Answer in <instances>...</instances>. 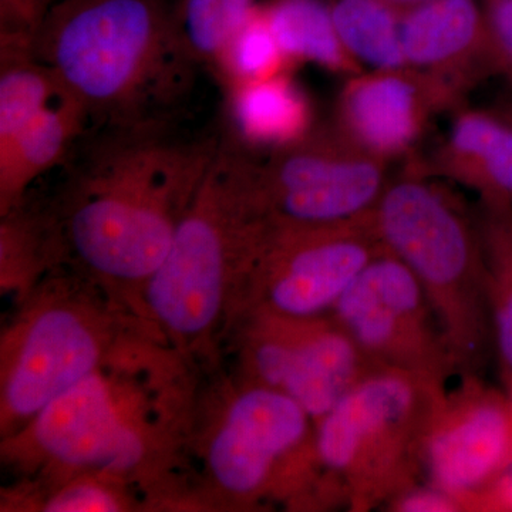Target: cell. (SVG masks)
<instances>
[{
	"label": "cell",
	"instance_id": "cell-1",
	"mask_svg": "<svg viewBox=\"0 0 512 512\" xmlns=\"http://www.w3.org/2000/svg\"><path fill=\"white\" fill-rule=\"evenodd\" d=\"M220 143L175 124L89 128L62 167L55 204L43 210L57 264L76 266L94 284L143 288Z\"/></svg>",
	"mask_w": 512,
	"mask_h": 512
},
{
	"label": "cell",
	"instance_id": "cell-2",
	"mask_svg": "<svg viewBox=\"0 0 512 512\" xmlns=\"http://www.w3.org/2000/svg\"><path fill=\"white\" fill-rule=\"evenodd\" d=\"M33 49L90 128L175 124L200 69L170 0H56Z\"/></svg>",
	"mask_w": 512,
	"mask_h": 512
},
{
	"label": "cell",
	"instance_id": "cell-3",
	"mask_svg": "<svg viewBox=\"0 0 512 512\" xmlns=\"http://www.w3.org/2000/svg\"><path fill=\"white\" fill-rule=\"evenodd\" d=\"M254 156L228 137L178 222L164 261L143 286L156 325L191 348L212 335L242 296L269 222L252 187Z\"/></svg>",
	"mask_w": 512,
	"mask_h": 512
},
{
	"label": "cell",
	"instance_id": "cell-4",
	"mask_svg": "<svg viewBox=\"0 0 512 512\" xmlns=\"http://www.w3.org/2000/svg\"><path fill=\"white\" fill-rule=\"evenodd\" d=\"M373 218L384 249L426 293L457 375H481L494 345L476 211L424 163L409 160L390 177Z\"/></svg>",
	"mask_w": 512,
	"mask_h": 512
},
{
	"label": "cell",
	"instance_id": "cell-5",
	"mask_svg": "<svg viewBox=\"0 0 512 512\" xmlns=\"http://www.w3.org/2000/svg\"><path fill=\"white\" fill-rule=\"evenodd\" d=\"M446 390L377 369L316 421V461L333 500L350 511H370L419 487L424 441Z\"/></svg>",
	"mask_w": 512,
	"mask_h": 512
},
{
	"label": "cell",
	"instance_id": "cell-6",
	"mask_svg": "<svg viewBox=\"0 0 512 512\" xmlns=\"http://www.w3.org/2000/svg\"><path fill=\"white\" fill-rule=\"evenodd\" d=\"M111 325L82 293L47 291L20 313L2 343V430L15 436L53 400L106 365Z\"/></svg>",
	"mask_w": 512,
	"mask_h": 512
},
{
	"label": "cell",
	"instance_id": "cell-7",
	"mask_svg": "<svg viewBox=\"0 0 512 512\" xmlns=\"http://www.w3.org/2000/svg\"><path fill=\"white\" fill-rule=\"evenodd\" d=\"M383 251L373 212L338 224H269L241 311L289 318L328 315Z\"/></svg>",
	"mask_w": 512,
	"mask_h": 512
},
{
	"label": "cell",
	"instance_id": "cell-8",
	"mask_svg": "<svg viewBox=\"0 0 512 512\" xmlns=\"http://www.w3.org/2000/svg\"><path fill=\"white\" fill-rule=\"evenodd\" d=\"M205 458L212 481L242 503L301 491L318 478L315 421L288 394L247 382L225 407Z\"/></svg>",
	"mask_w": 512,
	"mask_h": 512
},
{
	"label": "cell",
	"instance_id": "cell-9",
	"mask_svg": "<svg viewBox=\"0 0 512 512\" xmlns=\"http://www.w3.org/2000/svg\"><path fill=\"white\" fill-rule=\"evenodd\" d=\"M387 170L335 127L316 126L292 146L254 154L252 184L269 224H338L375 211L390 180Z\"/></svg>",
	"mask_w": 512,
	"mask_h": 512
},
{
	"label": "cell",
	"instance_id": "cell-10",
	"mask_svg": "<svg viewBox=\"0 0 512 512\" xmlns=\"http://www.w3.org/2000/svg\"><path fill=\"white\" fill-rule=\"evenodd\" d=\"M330 315L377 369L447 386L456 365L419 281L384 251L340 296Z\"/></svg>",
	"mask_w": 512,
	"mask_h": 512
},
{
	"label": "cell",
	"instance_id": "cell-11",
	"mask_svg": "<svg viewBox=\"0 0 512 512\" xmlns=\"http://www.w3.org/2000/svg\"><path fill=\"white\" fill-rule=\"evenodd\" d=\"M107 363L53 400L15 434L42 461L110 478L141 473L154 450L150 427Z\"/></svg>",
	"mask_w": 512,
	"mask_h": 512
},
{
	"label": "cell",
	"instance_id": "cell-12",
	"mask_svg": "<svg viewBox=\"0 0 512 512\" xmlns=\"http://www.w3.org/2000/svg\"><path fill=\"white\" fill-rule=\"evenodd\" d=\"M245 316L248 382L288 394L315 423L377 370L330 313L312 318L265 312Z\"/></svg>",
	"mask_w": 512,
	"mask_h": 512
},
{
	"label": "cell",
	"instance_id": "cell-13",
	"mask_svg": "<svg viewBox=\"0 0 512 512\" xmlns=\"http://www.w3.org/2000/svg\"><path fill=\"white\" fill-rule=\"evenodd\" d=\"M512 467V399L481 379L461 376L446 390L424 441L431 487L461 507L497 490Z\"/></svg>",
	"mask_w": 512,
	"mask_h": 512
},
{
	"label": "cell",
	"instance_id": "cell-14",
	"mask_svg": "<svg viewBox=\"0 0 512 512\" xmlns=\"http://www.w3.org/2000/svg\"><path fill=\"white\" fill-rule=\"evenodd\" d=\"M464 97L419 70H363L346 79L332 126L366 156L389 165L412 158L431 119L454 113Z\"/></svg>",
	"mask_w": 512,
	"mask_h": 512
},
{
	"label": "cell",
	"instance_id": "cell-15",
	"mask_svg": "<svg viewBox=\"0 0 512 512\" xmlns=\"http://www.w3.org/2000/svg\"><path fill=\"white\" fill-rule=\"evenodd\" d=\"M400 32L406 67L436 77L464 99L495 74L480 0H427L403 9Z\"/></svg>",
	"mask_w": 512,
	"mask_h": 512
},
{
	"label": "cell",
	"instance_id": "cell-16",
	"mask_svg": "<svg viewBox=\"0 0 512 512\" xmlns=\"http://www.w3.org/2000/svg\"><path fill=\"white\" fill-rule=\"evenodd\" d=\"M424 167L473 191L478 204L512 208V113L460 107Z\"/></svg>",
	"mask_w": 512,
	"mask_h": 512
},
{
	"label": "cell",
	"instance_id": "cell-17",
	"mask_svg": "<svg viewBox=\"0 0 512 512\" xmlns=\"http://www.w3.org/2000/svg\"><path fill=\"white\" fill-rule=\"evenodd\" d=\"M89 128L83 104L63 86L12 143L0 150L2 214L25 201L29 188L42 175L62 168Z\"/></svg>",
	"mask_w": 512,
	"mask_h": 512
},
{
	"label": "cell",
	"instance_id": "cell-18",
	"mask_svg": "<svg viewBox=\"0 0 512 512\" xmlns=\"http://www.w3.org/2000/svg\"><path fill=\"white\" fill-rule=\"evenodd\" d=\"M227 113L229 140L261 156L298 143L316 127L312 101L289 72L228 87Z\"/></svg>",
	"mask_w": 512,
	"mask_h": 512
},
{
	"label": "cell",
	"instance_id": "cell-19",
	"mask_svg": "<svg viewBox=\"0 0 512 512\" xmlns=\"http://www.w3.org/2000/svg\"><path fill=\"white\" fill-rule=\"evenodd\" d=\"M262 6L289 63H311L348 77L365 70L340 42L326 0H269Z\"/></svg>",
	"mask_w": 512,
	"mask_h": 512
},
{
	"label": "cell",
	"instance_id": "cell-20",
	"mask_svg": "<svg viewBox=\"0 0 512 512\" xmlns=\"http://www.w3.org/2000/svg\"><path fill=\"white\" fill-rule=\"evenodd\" d=\"M340 42L365 70L406 67L402 9L389 0H326Z\"/></svg>",
	"mask_w": 512,
	"mask_h": 512
},
{
	"label": "cell",
	"instance_id": "cell-21",
	"mask_svg": "<svg viewBox=\"0 0 512 512\" xmlns=\"http://www.w3.org/2000/svg\"><path fill=\"white\" fill-rule=\"evenodd\" d=\"M495 356L512 396V208L478 204Z\"/></svg>",
	"mask_w": 512,
	"mask_h": 512
},
{
	"label": "cell",
	"instance_id": "cell-22",
	"mask_svg": "<svg viewBox=\"0 0 512 512\" xmlns=\"http://www.w3.org/2000/svg\"><path fill=\"white\" fill-rule=\"evenodd\" d=\"M258 6L256 0H180L175 20L181 42L198 67L217 69L235 33Z\"/></svg>",
	"mask_w": 512,
	"mask_h": 512
},
{
	"label": "cell",
	"instance_id": "cell-23",
	"mask_svg": "<svg viewBox=\"0 0 512 512\" xmlns=\"http://www.w3.org/2000/svg\"><path fill=\"white\" fill-rule=\"evenodd\" d=\"M291 66L269 26L264 6L258 5L232 37L214 74L228 89L289 72Z\"/></svg>",
	"mask_w": 512,
	"mask_h": 512
},
{
	"label": "cell",
	"instance_id": "cell-24",
	"mask_svg": "<svg viewBox=\"0 0 512 512\" xmlns=\"http://www.w3.org/2000/svg\"><path fill=\"white\" fill-rule=\"evenodd\" d=\"M123 497L96 476H79L64 484L43 504L47 512H101L124 510Z\"/></svg>",
	"mask_w": 512,
	"mask_h": 512
},
{
	"label": "cell",
	"instance_id": "cell-25",
	"mask_svg": "<svg viewBox=\"0 0 512 512\" xmlns=\"http://www.w3.org/2000/svg\"><path fill=\"white\" fill-rule=\"evenodd\" d=\"M494 73L512 89V0H480Z\"/></svg>",
	"mask_w": 512,
	"mask_h": 512
},
{
	"label": "cell",
	"instance_id": "cell-26",
	"mask_svg": "<svg viewBox=\"0 0 512 512\" xmlns=\"http://www.w3.org/2000/svg\"><path fill=\"white\" fill-rule=\"evenodd\" d=\"M56 0H0V37L33 40Z\"/></svg>",
	"mask_w": 512,
	"mask_h": 512
},
{
	"label": "cell",
	"instance_id": "cell-27",
	"mask_svg": "<svg viewBox=\"0 0 512 512\" xmlns=\"http://www.w3.org/2000/svg\"><path fill=\"white\" fill-rule=\"evenodd\" d=\"M390 507L394 511H457L463 508L453 497L431 485L427 490L413 488L394 501Z\"/></svg>",
	"mask_w": 512,
	"mask_h": 512
},
{
	"label": "cell",
	"instance_id": "cell-28",
	"mask_svg": "<svg viewBox=\"0 0 512 512\" xmlns=\"http://www.w3.org/2000/svg\"><path fill=\"white\" fill-rule=\"evenodd\" d=\"M389 2L403 10L412 8V6L420 5V3L427 2V0H389Z\"/></svg>",
	"mask_w": 512,
	"mask_h": 512
},
{
	"label": "cell",
	"instance_id": "cell-29",
	"mask_svg": "<svg viewBox=\"0 0 512 512\" xmlns=\"http://www.w3.org/2000/svg\"><path fill=\"white\" fill-rule=\"evenodd\" d=\"M508 111H510V113H512V103H511V107H510V109H508Z\"/></svg>",
	"mask_w": 512,
	"mask_h": 512
},
{
	"label": "cell",
	"instance_id": "cell-30",
	"mask_svg": "<svg viewBox=\"0 0 512 512\" xmlns=\"http://www.w3.org/2000/svg\"><path fill=\"white\" fill-rule=\"evenodd\" d=\"M511 399H512V396H511Z\"/></svg>",
	"mask_w": 512,
	"mask_h": 512
}]
</instances>
